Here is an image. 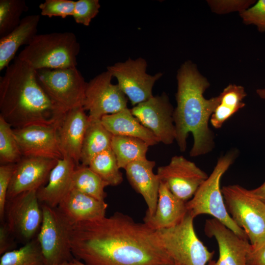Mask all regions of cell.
I'll list each match as a JSON object with an SVG mask.
<instances>
[{
    "label": "cell",
    "instance_id": "6da1fadb",
    "mask_svg": "<svg viewBox=\"0 0 265 265\" xmlns=\"http://www.w3.org/2000/svg\"><path fill=\"white\" fill-rule=\"evenodd\" d=\"M70 245L73 257L86 265L174 264L156 231L119 212L73 224Z\"/></svg>",
    "mask_w": 265,
    "mask_h": 265
},
{
    "label": "cell",
    "instance_id": "7a4b0ae2",
    "mask_svg": "<svg viewBox=\"0 0 265 265\" xmlns=\"http://www.w3.org/2000/svg\"><path fill=\"white\" fill-rule=\"evenodd\" d=\"M176 78L177 106L173 112L175 140L180 150L185 152L187 138L191 133L193 144L190 156L195 157L206 155L214 146V134L209 122L218 104L219 96L205 98L204 94L210 83L191 61H186L180 66Z\"/></svg>",
    "mask_w": 265,
    "mask_h": 265
},
{
    "label": "cell",
    "instance_id": "3957f363",
    "mask_svg": "<svg viewBox=\"0 0 265 265\" xmlns=\"http://www.w3.org/2000/svg\"><path fill=\"white\" fill-rule=\"evenodd\" d=\"M65 113L42 88L36 70L15 57L0 78V116L13 129H18L59 126Z\"/></svg>",
    "mask_w": 265,
    "mask_h": 265
},
{
    "label": "cell",
    "instance_id": "277c9868",
    "mask_svg": "<svg viewBox=\"0 0 265 265\" xmlns=\"http://www.w3.org/2000/svg\"><path fill=\"white\" fill-rule=\"evenodd\" d=\"M80 50L73 32L37 34L17 57L36 71L75 68Z\"/></svg>",
    "mask_w": 265,
    "mask_h": 265
},
{
    "label": "cell",
    "instance_id": "5b68a950",
    "mask_svg": "<svg viewBox=\"0 0 265 265\" xmlns=\"http://www.w3.org/2000/svg\"><path fill=\"white\" fill-rule=\"evenodd\" d=\"M237 152L231 151L218 159L212 173L186 203L187 212L194 218L203 214L212 216L240 237L247 238L243 229L233 220L226 209L221 189L222 176L233 163Z\"/></svg>",
    "mask_w": 265,
    "mask_h": 265
},
{
    "label": "cell",
    "instance_id": "8992f818",
    "mask_svg": "<svg viewBox=\"0 0 265 265\" xmlns=\"http://www.w3.org/2000/svg\"><path fill=\"white\" fill-rule=\"evenodd\" d=\"M193 217L188 212L177 225L156 231L164 250L178 265H206L214 252L210 251L198 238Z\"/></svg>",
    "mask_w": 265,
    "mask_h": 265
},
{
    "label": "cell",
    "instance_id": "52a82bcc",
    "mask_svg": "<svg viewBox=\"0 0 265 265\" xmlns=\"http://www.w3.org/2000/svg\"><path fill=\"white\" fill-rule=\"evenodd\" d=\"M227 211L253 245L265 237V203L238 185L221 188Z\"/></svg>",
    "mask_w": 265,
    "mask_h": 265
},
{
    "label": "cell",
    "instance_id": "ba28073f",
    "mask_svg": "<svg viewBox=\"0 0 265 265\" xmlns=\"http://www.w3.org/2000/svg\"><path fill=\"white\" fill-rule=\"evenodd\" d=\"M43 220L37 238L45 265L72 262L74 259L70 245L72 224L57 208L41 204Z\"/></svg>",
    "mask_w": 265,
    "mask_h": 265
},
{
    "label": "cell",
    "instance_id": "9c48e42d",
    "mask_svg": "<svg viewBox=\"0 0 265 265\" xmlns=\"http://www.w3.org/2000/svg\"><path fill=\"white\" fill-rule=\"evenodd\" d=\"M40 85L52 102L66 112L83 106L87 83L77 67L36 71Z\"/></svg>",
    "mask_w": 265,
    "mask_h": 265
},
{
    "label": "cell",
    "instance_id": "30bf717a",
    "mask_svg": "<svg viewBox=\"0 0 265 265\" xmlns=\"http://www.w3.org/2000/svg\"><path fill=\"white\" fill-rule=\"evenodd\" d=\"M4 218L14 237L26 243L34 238L43 220L37 191L25 192L7 200Z\"/></svg>",
    "mask_w": 265,
    "mask_h": 265
},
{
    "label": "cell",
    "instance_id": "8fae6325",
    "mask_svg": "<svg viewBox=\"0 0 265 265\" xmlns=\"http://www.w3.org/2000/svg\"><path fill=\"white\" fill-rule=\"evenodd\" d=\"M106 70L87 83L83 107L88 111L90 121L101 120L105 115L120 112L127 107V97Z\"/></svg>",
    "mask_w": 265,
    "mask_h": 265
},
{
    "label": "cell",
    "instance_id": "7c38bea8",
    "mask_svg": "<svg viewBox=\"0 0 265 265\" xmlns=\"http://www.w3.org/2000/svg\"><path fill=\"white\" fill-rule=\"evenodd\" d=\"M147 63L142 57L129 58L107 67L118 81L121 90L135 106L153 96L152 90L155 82L163 75L159 72L154 75L146 73Z\"/></svg>",
    "mask_w": 265,
    "mask_h": 265
},
{
    "label": "cell",
    "instance_id": "4fadbf2b",
    "mask_svg": "<svg viewBox=\"0 0 265 265\" xmlns=\"http://www.w3.org/2000/svg\"><path fill=\"white\" fill-rule=\"evenodd\" d=\"M174 109L168 95L162 92L134 106L131 111L142 125L153 132L159 142L169 145L176 139Z\"/></svg>",
    "mask_w": 265,
    "mask_h": 265
},
{
    "label": "cell",
    "instance_id": "5bb4252c",
    "mask_svg": "<svg viewBox=\"0 0 265 265\" xmlns=\"http://www.w3.org/2000/svg\"><path fill=\"white\" fill-rule=\"evenodd\" d=\"M157 174L160 182L185 202L193 196L209 176L195 163L182 156H175L168 164L159 167Z\"/></svg>",
    "mask_w": 265,
    "mask_h": 265
},
{
    "label": "cell",
    "instance_id": "9a60e30c",
    "mask_svg": "<svg viewBox=\"0 0 265 265\" xmlns=\"http://www.w3.org/2000/svg\"><path fill=\"white\" fill-rule=\"evenodd\" d=\"M58 126L32 125L13 129L23 157L55 159L64 158L58 134Z\"/></svg>",
    "mask_w": 265,
    "mask_h": 265
},
{
    "label": "cell",
    "instance_id": "2e32d148",
    "mask_svg": "<svg viewBox=\"0 0 265 265\" xmlns=\"http://www.w3.org/2000/svg\"><path fill=\"white\" fill-rule=\"evenodd\" d=\"M57 161L42 157H23L15 163L7 200L25 192L37 191L45 186Z\"/></svg>",
    "mask_w": 265,
    "mask_h": 265
},
{
    "label": "cell",
    "instance_id": "e0dca14e",
    "mask_svg": "<svg viewBox=\"0 0 265 265\" xmlns=\"http://www.w3.org/2000/svg\"><path fill=\"white\" fill-rule=\"evenodd\" d=\"M204 232L208 237L215 238L219 250L218 260H212L208 265H247L248 239L240 237L214 218L206 220Z\"/></svg>",
    "mask_w": 265,
    "mask_h": 265
},
{
    "label": "cell",
    "instance_id": "ac0fdd59",
    "mask_svg": "<svg viewBox=\"0 0 265 265\" xmlns=\"http://www.w3.org/2000/svg\"><path fill=\"white\" fill-rule=\"evenodd\" d=\"M88 115L83 106L67 111L57 128L58 141L64 157L80 164L85 133L89 124Z\"/></svg>",
    "mask_w": 265,
    "mask_h": 265
},
{
    "label": "cell",
    "instance_id": "d6986e66",
    "mask_svg": "<svg viewBox=\"0 0 265 265\" xmlns=\"http://www.w3.org/2000/svg\"><path fill=\"white\" fill-rule=\"evenodd\" d=\"M154 161L146 159L135 161L125 168L128 180L133 188L143 197L147 205L146 214L152 215L156 210L160 181L153 169Z\"/></svg>",
    "mask_w": 265,
    "mask_h": 265
},
{
    "label": "cell",
    "instance_id": "ffe728a7",
    "mask_svg": "<svg viewBox=\"0 0 265 265\" xmlns=\"http://www.w3.org/2000/svg\"><path fill=\"white\" fill-rule=\"evenodd\" d=\"M185 202L176 196L160 182L156 209L152 215L145 214L144 223L154 231L173 227L179 224L187 213Z\"/></svg>",
    "mask_w": 265,
    "mask_h": 265
},
{
    "label": "cell",
    "instance_id": "44dd1931",
    "mask_svg": "<svg viewBox=\"0 0 265 265\" xmlns=\"http://www.w3.org/2000/svg\"><path fill=\"white\" fill-rule=\"evenodd\" d=\"M107 204L72 189L57 209L72 224L98 220L106 216Z\"/></svg>",
    "mask_w": 265,
    "mask_h": 265
},
{
    "label": "cell",
    "instance_id": "7402d4cb",
    "mask_svg": "<svg viewBox=\"0 0 265 265\" xmlns=\"http://www.w3.org/2000/svg\"><path fill=\"white\" fill-rule=\"evenodd\" d=\"M76 166L73 160L67 157L58 160L50 174L47 184L37 191L41 204L57 207L71 190L73 175Z\"/></svg>",
    "mask_w": 265,
    "mask_h": 265
},
{
    "label": "cell",
    "instance_id": "603a6c76",
    "mask_svg": "<svg viewBox=\"0 0 265 265\" xmlns=\"http://www.w3.org/2000/svg\"><path fill=\"white\" fill-rule=\"evenodd\" d=\"M40 18L38 14L23 18L14 30L0 38V71L10 65L21 46L28 45L37 34Z\"/></svg>",
    "mask_w": 265,
    "mask_h": 265
},
{
    "label": "cell",
    "instance_id": "cb8c5ba5",
    "mask_svg": "<svg viewBox=\"0 0 265 265\" xmlns=\"http://www.w3.org/2000/svg\"><path fill=\"white\" fill-rule=\"evenodd\" d=\"M101 121L112 135L137 138L146 142L149 146L159 142L153 132L142 125L128 108L114 114L105 115Z\"/></svg>",
    "mask_w": 265,
    "mask_h": 265
},
{
    "label": "cell",
    "instance_id": "d4e9b609",
    "mask_svg": "<svg viewBox=\"0 0 265 265\" xmlns=\"http://www.w3.org/2000/svg\"><path fill=\"white\" fill-rule=\"evenodd\" d=\"M246 96L241 85L230 84L226 86L218 95V104L210 121L212 126L215 129L221 128L228 119L245 106L243 101Z\"/></svg>",
    "mask_w": 265,
    "mask_h": 265
},
{
    "label": "cell",
    "instance_id": "484cf974",
    "mask_svg": "<svg viewBox=\"0 0 265 265\" xmlns=\"http://www.w3.org/2000/svg\"><path fill=\"white\" fill-rule=\"evenodd\" d=\"M89 121L82 143L80 160V164L84 166H88L97 154L111 149L113 136L101 120Z\"/></svg>",
    "mask_w": 265,
    "mask_h": 265
},
{
    "label": "cell",
    "instance_id": "4316f807",
    "mask_svg": "<svg viewBox=\"0 0 265 265\" xmlns=\"http://www.w3.org/2000/svg\"><path fill=\"white\" fill-rule=\"evenodd\" d=\"M149 145L143 140L130 136L113 135L111 149L120 168L131 163L146 159Z\"/></svg>",
    "mask_w": 265,
    "mask_h": 265
},
{
    "label": "cell",
    "instance_id": "83f0119b",
    "mask_svg": "<svg viewBox=\"0 0 265 265\" xmlns=\"http://www.w3.org/2000/svg\"><path fill=\"white\" fill-rule=\"evenodd\" d=\"M108 184L91 170L81 164L76 166L73 173L72 189L77 190L98 200L105 201V191Z\"/></svg>",
    "mask_w": 265,
    "mask_h": 265
},
{
    "label": "cell",
    "instance_id": "f1b7e54d",
    "mask_svg": "<svg viewBox=\"0 0 265 265\" xmlns=\"http://www.w3.org/2000/svg\"><path fill=\"white\" fill-rule=\"evenodd\" d=\"M88 166L109 186H116L123 181V174L111 149L96 155L90 160Z\"/></svg>",
    "mask_w": 265,
    "mask_h": 265
},
{
    "label": "cell",
    "instance_id": "f546056e",
    "mask_svg": "<svg viewBox=\"0 0 265 265\" xmlns=\"http://www.w3.org/2000/svg\"><path fill=\"white\" fill-rule=\"evenodd\" d=\"M0 265H45L44 258L37 238H33L18 249L2 254Z\"/></svg>",
    "mask_w": 265,
    "mask_h": 265
},
{
    "label": "cell",
    "instance_id": "4dcf8cb0",
    "mask_svg": "<svg viewBox=\"0 0 265 265\" xmlns=\"http://www.w3.org/2000/svg\"><path fill=\"white\" fill-rule=\"evenodd\" d=\"M13 128L0 116V163L15 164L22 158Z\"/></svg>",
    "mask_w": 265,
    "mask_h": 265
},
{
    "label": "cell",
    "instance_id": "1f68e13d",
    "mask_svg": "<svg viewBox=\"0 0 265 265\" xmlns=\"http://www.w3.org/2000/svg\"><path fill=\"white\" fill-rule=\"evenodd\" d=\"M28 8L24 0H0V37L14 30L20 23L21 16Z\"/></svg>",
    "mask_w": 265,
    "mask_h": 265
},
{
    "label": "cell",
    "instance_id": "d6a6232c",
    "mask_svg": "<svg viewBox=\"0 0 265 265\" xmlns=\"http://www.w3.org/2000/svg\"><path fill=\"white\" fill-rule=\"evenodd\" d=\"M75 1L71 0H46L39 7L42 16L66 18L73 15Z\"/></svg>",
    "mask_w": 265,
    "mask_h": 265
},
{
    "label": "cell",
    "instance_id": "836d02e7",
    "mask_svg": "<svg viewBox=\"0 0 265 265\" xmlns=\"http://www.w3.org/2000/svg\"><path fill=\"white\" fill-rule=\"evenodd\" d=\"M100 7L98 0L76 1L73 17L77 23L88 26L98 14Z\"/></svg>",
    "mask_w": 265,
    "mask_h": 265
},
{
    "label": "cell",
    "instance_id": "e575fe53",
    "mask_svg": "<svg viewBox=\"0 0 265 265\" xmlns=\"http://www.w3.org/2000/svg\"><path fill=\"white\" fill-rule=\"evenodd\" d=\"M239 15L244 24L255 25L259 31L265 32V0H258Z\"/></svg>",
    "mask_w": 265,
    "mask_h": 265
},
{
    "label": "cell",
    "instance_id": "d590c367",
    "mask_svg": "<svg viewBox=\"0 0 265 265\" xmlns=\"http://www.w3.org/2000/svg\"><path fill=\"white\" fill-rule=\"evenodd\" d=\"M254 0H208L212 10L218 14H225L233 11L239 13L255 3Z\"/></svg>",
    "mask_w": 265,
    "mask_h": 265
},
{
    "label": "cell",
    "instance_id": "8d00e7d4",
    "mask_svg": "<svg viewBox=\"0 0 265 265\" xmlns=\"http://www.w3.org/2000/svg\"><path fill=\"white\" fill-rule=\"evenodd\" d=\"M15 164H0V218L4 217L7 193L10 186Z\"/></svg>",
    "mask_w": 265,
    "mask_h": 265
},
{
    "label": "cell",
    "instance_id": "74e56055",
    "mask_svg": "<svg viewBox=\"0 0 265 265\" xmlns=\"http://www.w3.org/2000/svg\"><path fill=\"white\" fill-rule=\"evenodd\" d=\"M247 265H265V237L255 244H250Z\"/></svg>",
    "mask_w": 265,
    "mask_h": 265
},
{
    "label": "cell",
    "instance_id": "f35d334b",
    "mask_svg": "<svg viewBox=\"0 0 265 265\" xmlns=\"http://www.w3.org/2000/svg\"><path fill=\"white\" fill-rule=\"evenodd\" d=\"M14 236L10 232L7 224L2 222L0 226V254L12 250L14 246Z\"/></svg>",
    "mask_w": 265,
    "mask_h": 265
},
{
    "label": "cell",
    "instance_id": "ab89813d",
    "mask_svg": "<svg viewBox=\"0 0 265 265\" xmlns=\"http://www.w3.org/2000/svg\"><path fill=\"white\" fill-rule=\"evenodd\" d=\"M250 191L255 196L265 203V181L260 186Z\"/></svg>",
    "mask_w": 265,
    "mask_h": 265
},
{
    "label": "cell",
    "instance_id": "60d3db41",
    "mask_svg": "<svg viewBox=\"0 0 265 265\" xmlns=\"http://www.w3.org/2000/svg\"><path fill=\"white\" fill-rule=\"evenodd\" d=\"M256 94L260 98L265 100V88L257 89Z\"/></svg>",
    "mask_w": 265,
    "mask_h": 265
},
{
    "label": "cell",
    "instance_id": "b9f144b4",
    "mask_svg": "<svg viewBox=\"0 0 265 265\" xmlns=\"http://www.w3.org/2000/svg\"><path fill=\"white\" fill-rule=\"evenodd\" d=\"M72 265H86L80 260L74 259L72 261Z\"/></svg>",
    "mask_w": 265,
    "mask_h": 265
},
{
    "label": "cell",
    "instance_id": "7bdbcfd3",
    "mask_svg": "<svg viewBox=\"0 0 265 265\" xmlns=\"http://www.w3.org/2000/svg\"><path fill=\"white\" fill-rule=\"evenodd\" d=\"M54 265H72V262H65L63 263L59 264H56Z\"/></svg>",
    "mask_w": 265,
    "mask_h": 265
},
{
    "label": "cell",
    "instance_id": "ee69618b",
    "mask_svg": "<svg viewBox=\"0 0 265 265\" xmlns=\"http://www.w3.org/2000/svg\"><path fill=\"white\" fill-rule=\"evenodd\" d=\"M178 265L173 264H168V265Z\"/></svg>",
    "mask_w": 265,
    "mask_h": 265
}]
</instances>
